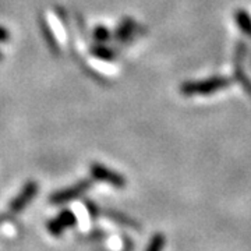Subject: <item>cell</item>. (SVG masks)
Returning <instances> with one entry per match:
<instances>
[{
    "label": "cell",
    "mask_w": 251,
    "mask_h": 251,
    "mask_svg": "<svg viewBox=\"0 0 251 251\" xmlns=\"http://www.w3.org/2000/svg\"><path fill=\"white\" fill-rule=\"evenodd\" d=\"M246 53H247V45L244 42H239L234 52V80L237 81L243 87V90L251 97V80L246 75L242 66Z\"/></svg>",
    "instance_id": "cell-6"
},
{
    "label": "cell",
    "mask_w": 251,
    "mask_h": 251,
    "mask_svg": "<svg viewBox=\"0 0 251 251\" xmlns=\"http://www.w3.org/2000/svg\"><path fill=\"white\" fill-rule=\"evenodd\" d=\"M1 57H3V56H1V53H0V60H1Z\"/></svg>",
    "instance_id": "cell-16"
},
{
    "label": "cell",
    "mask_w": 251,
    "mask_h": 251,
    "mask_svg": "<svg viewBox=\"0 0 251 251\" xmlns=\"http://www.w3.org/2000/svg\"><path fill=\"white\" fill-rule=\"evenodd\" d=\"M10 34L9 31L6 29V28L0 27V42H6V41H9Z\"/></svg>",
    "instance_id": "cell-15"
},
{
    "label": "cell",
    "mask_w": 251,
    "mask_h": 251,
    "mask_svg": "<svg viewBox=\"0 0 251 251\" xmlns=\"http://www.w3.org/2000/svg\"><path fill=\"white\" fill-rule=\"evenodd\" d=\"M94 38H95V41H98L99 44H106L108 41H110L112 34H110V31L106 27L99 25V27L94 29Z\"/></svg>",
    "instance_id": "cell-12"
},
{
    "label": "cell",
    "mask_w": 251,
    "mask_h": 251,
    "mask_svg": "<svg viewBox=\"0 0 251 251\" xmlns=\"http://www.w3.org/2000/svg\"><path fill=\"white\" fill-rule=\"evenodd\" d=\"M91 176L98 181H103V183H108L110 186L116 188H125L127 181L123 175H120L119 172L112 171L106 168L105 165L99 163V162H94L90 166Z\"/></svg>",
    "instance_id": "cell-3"
},
{
    "label": "cell",
    "mask_w": 251,
    "mask_h": 251,
    "mask_svg": "<svg viewBox=\"0 0 251 251\" xmlns=\"http://www.w3.org/2000/svg\"><path fill=\"white\" fill-rule=\"evenodd\" d=\"M91 54H94L97 59H100V60H105V62H112L116 59V50L109 48L105 44H98V45L91 46L90 49Z\"/></svg>",
    "instance_id": "cell-9"
},
{
    "label": "cell",
    "mask_w": 251,
    "mask_h": 251,
    "mask_svg": "<svg viewBox=\"0 0 251 251\" xmlns=\"http://www.w3.org/2000/svg\"><path fill=\"white\" fill-rule=\"evenodd\" d=\"M234 21L239 29L246 36L251 39V16L244 9H239L234 11Z\"/></svg>",
    "instance_id": "cell-8"
},
{
    "label": "cell",
    "mask_w": 251,
    "mask_h": 251,
    "mask_svg": "<svg viewBox=\"0 0 251 251\" xmlns=\"http://www.w3.org/2000/svg\"><path fill=\"white\" fill-rule=\"evenodd\" d=\"M105 215L109 216L112 221H115V222H119L120 225H125V226H133V227H138V225L135 224L133 219H130V218H127L123 214H120V212H116V211H105Z\"/></svg>",
    "instance_id": "cell-11"
},
{
    "label": "cell",
    "mask_w": 251,
    "mask_h": 251,
    "mask_svg": "<svg viewBox=\"0 0 251 251\" xmlns=\"http://www.w3.org/2000/svg\"><path fill=\"white\" fill-rule=\"evenodd\" d=\"M38 183L34 180H29L24 184V187L21 188V191L18 193V196L14 197V200L10 202V211L13 214H18L21 211L25 209V206L35 198L36 193H38Z\"/></svg>",
    "instance_id": "cell-5"
},
{
    "label": "cell",
    "mask_w": 251,
    "mask_h": 251,
    "mask_svg": "<svg viewBox=\"0 0 251 251\" xmlns=\"http://www.w3.org/2000/svg\"><path fill=\"white\" fill-rule=\"evenodd\" d=\"M165 243H166L165 234L155 233L152 237H151V240L148 243L145 251H163V249H165Z\"/></svg>",
    "instance_id": "cell-10"
},
{
    "label": "cell",
    "mask_w": 251,
    "mask_h": 251,
    "mask_svg": "<svg viewBox=\"0 0 251 251\" xmlns=\"http://www.w3.org/2000/svg\"><path fill=\"white\" fill-rule=\"evenodd\" d=\"M42 29H44V34H45V38L46 41H48V44H49V46L53 49V52H56L57 53V50H59V46H57V42H56V39H54V35L53 32L48 28V25H46L45 23L42 21Z\"/></svg>",
    "instance_id": "cell-13"
},
{
    "label": "cell",
    "mask_w": 251,
    "mask_h": 251,
    "mask_svg": "<svg viewBox=\"0 0 251 251\" xmlns=\"http://www.w3.org/2000/svg\"><path fill=\"white\" fill-rule=\"evenodd\" d=\"M140 31V27L138 24L135 23L133 18L126 17L120 21L119 27L116 28L115 31V38H116L117 42L120 44H127L128 41L133 39V36Z\"/></svg>",
    "instance_id": "cell-7"
},
{
    "label": "cell",
    "mask_w": 251,
    "mask_h": 251,
    "mask_svg": "<svg viewBox=\"0 0 251 251\" xmlns=\"http://www.w3.org/2000/svg\"><path fill=\"white\" fill-rule=\"evenodd\" d=\"M91 186H92V180L91 179L80 180V181H77L73 186H69V187L53 193L49 197V201L52 204H54V205H62V204H66V202H70L73 200H77L81 196H84L90 190Z\"/></svg>",
    "instance_id": "cell-2"
},
{
    "label": "cell",
    "mask_w": 251,
    "mask_h": 251,
    "mask_svg": "<svg viewBox=\"0 0 251 251\" xmlns=\"http://www.w3.org/2000/svg\"><path fill=\"white\" fill-rule=\"evenodd\" d=\"M233 80L226 75H212L204 80L186 81L180 85V92L184 97H208L211 94H215L218 91H222L232 85Z\"/></svg>",
    "instance_id": "cell-1"
},
{
    "label": "cell",
    "mask_w": 251,
    "mask_h": 251,
    "mask_svg": "<svg viewBox=\"0 0 251 251\" xmlns=\"http://www.w3.org/2000/svg\"><path fill=\"white\" fill-rule=\"evenodd\" d=\"M75 224H77V216H75V214L73 211H70V209H63V211H60L56 215V218L48 221L46 229H48V232L52 234V236L57 237V236H62L63 232L66 229L75 226Z\"/></svg>",
    "instance_id": "cell-4"
},
{
    "label": "cell",
    "mask_w": 251,
    "mask_h": 251,
    "mask_svg": "<svg viewBox=\"0 0 251 251\" xmlns=\"http://www.w3.org/2000/svg\"><path fill=\"white\" fill-rule=\"evenodd\" d=\"M85 205H87V209H88V212H90L91 218H92V219H97V216H98L99 214L98 205L94 204V202H91V201H85Z\"/></svg>",
    "instance_id": "cell-14"
}]
</instances>
